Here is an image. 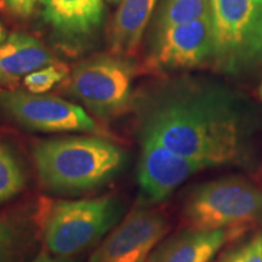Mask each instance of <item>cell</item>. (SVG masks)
Returning <instances> with one entry per match:
<instances>
[{
	"label": "cell",
	"mask_w": 262,
	"mask_h": 262,
	"mask_svg": "<svg viewBox=\"0 0 262 262\" xmlns=\"http://www.w3.org/2000/svg\"><path fill=\"white\" fill-rule=\"evenodd\" d=\"M137 136H148L175 155L205 165L242 164L248 134L237 100L217 85L193 79H163L134 94Z\"/></svg>",
	"instance_id": "1"
},
{
	"label": "cell",
	"mask_w": 262,
	"mask_h": 262,
	"mask_svg": "<svg viewBox=\"0 0 262 262\" xmlns=\"http://www.w3.org/2000/svg\"><path fill=\"white\" fill-rule=\"evenodd\" d=\"M33 160L44 191L75 195L112 181L125 165L126 153L108 137L80 135L40 141Z\"/></svg>",
	"instance_id": "2"
},
{
	"label": "cell",
	"mask_w": 262,
	"mask_h": 262,
	"mask_svg": "<svg viewBox=\"0 0 262 262\" xmlns=\"http://www.w3.org/2000/svg\"><path fill=\"white\" fill-rule=\"evenodd\" d=\"M123 211L122 199L116 195L83 199L45 196L41 247L57 256H80L119 224Z\"/></svg>",
	"instance_id": "3"
},
{
	"label": "cell",
	"mask_w": 262,
	"mask_h": 262,
	"mask_svg": "<svg viewBox=\"0 0 262 262\" xmlns=\"http://www.w3.org/2000/svg\"><path fill=\"white\" fill-rule=\"evenodd\" d=\"M186 228L251 231L262 224V182L228 176L201 183L182 204Z\"/></svg>",
	"instance_id": "4"
},
{
	"label": "cell",
	"mask_w": 262,
	"mask_h": 262,
	"mask_svg": "<svg viewBox=\"0 0 262 262\" xmlns=\"http://www.w3.org/2000/svg\"><path fill=\"white\" fill-rule=\"evenodd\" d=\"M135 66L129 57L101 54L78 63L66 84V93L100 120H113L133 106Z\"/></svg>",
	"instance_id": "5"
},
{
	"label": "cell",
	"mask_w": 262,
	"mask_h": 262,
	"mask_svg": "<svg viewBox=\"0 0 262 262\" xmlns=\"http://www.w3.org/2000/svg\"><path fill=\"white\" fill-rule=\"evenodd\" d=\"M0 111L12 122L42 133H83L111 139L80 106L64 98L24 90L0 91Z\"/></svg>",
	"instance_id": "6"
},
{
	"label": "cell",
	"mask_w": 262,
	"mask_h": 262,
	"mask_svg": "<svg viewBox=\"0 0 262 262\" xmlns=\"http://www.w3.org/2000/svg\"><path fill=\"white\" fill-rule=\"evenodd\" d=\"M169 229L162 209L136 206L95 247L86 262H147Z\"/></svg>",
	"instance_id": "7"
},
{
	"label": "cell",
	"mask_w": 262,
	"mask_h": 262,
	"mask_svg": "<svg viewBox=\"0 0 262 262\" xmlns=\"http://www.w3.org/2000/svg\"><path fill=\"white\" fill-rule=\"evenodd\" d=\"M214 28L211 12L201 19L176 26L165 31L150 33L147 68L153 73L193 70L212 64Z\"/></svg>",
	"instance_id": "8"
},
{
	"label": "cell",
	"mask_w": 262,
	"mask_h": 262,
	"mask_svg": "<svg viewBox=\"0 0 262 262\" xmlns=\"http://www.w3.org/2000/svg\"><path fill=\"white\" fill-rule=\"evenodd\" d=\"M41 19L57 47L77 54L102 31L103 0H42Z\"/></svg>",
	"instance_id": "9"
},
{
	"label": "cell",
	"mask_w": 262,
	"mask_h": 262,
	"mask_svg": "<svg viewBox=\"0 0 262 262\" xmlns=\"http://www.w3.org/2000/svg\"><path fill=\"white\" fill-rule=\"evenodd\" d=\"M140 158L137 180L141 192L150 203L165 201L194 173L208 169L203 164L175 155L148 136H137Z\"/></svg>",
	"instance_id": "10"
},
{
	"label": "cell",
	"mask_w": 262,
	"mask_h": 262,
	"mask_svg": "<svg viewBox=\"0 0 262 262\" xmlns=\"http://www.w3.org/2000/svg\"><path fill=\"white\" fill-rule=\"evenodd\" d=\"M215 70L232 73L251 29L262 16V0H210Z\"/></svg>",
	"instance_id": "11"
},
{
	"label": "cell",
	"mask_w": 262,
	"mask_h": 262,
	"mask_svg": "<svg viewBox=\"0 0 262 262\" xmlns=\"http://www.w3.org/2000/svg\"><path fill=\"white\" fill-rule=\"evenodd\" d=\"M45 196L0 211V262H29L41 248Z\"/></svg>",
	"instance_id": "12"
},
{
	"label": "cell",
	"mask_w": 262,
	"mask_h": 262,
	"mask_svg": "<svg viewBox=\"0 0 262 262\" xmlns=\"http://www.w3.org/2000/svg\"><path fill=\"white\" fill-rule=\"evenodd\" d=\"M249 231L183 228L163 239L147 262H211L221 248Z\"/></svg>",
	"instance_id": "13"
},
{
	"label": "cell",
	"mask_w": 262,
	"mask_h": 262,
	"mask_svg": "<svg viewBox=\"0 0 262 262\" xmlns=\"http://www.w3.org/2000/svg\"><path fill=\"white\" fill-rule=\"evenodd\" d=\"M51 64H56V60L50 51L37 38L26 33H11L0 45V74L6 84Z\"/></svg>",
	"instance_id": "14"
},
{
	"label": "cell",
	"mask_w": 262,
	"mask_h": 262,
	"mask_svg": "<svg viewBox=\"0 0 262 262\" xmlns=\"http://www.w3.org/2000/svg\"><path fill=\"white\" fill-rule=\"evenodd\" d=\"M159 0H123L110 29L111 52L131 57L139 50L141 39Z\"/></svg>",
	"instance_id": "15"
},
{
	"label": "cell",
	"mask_w": 262,
	"mask_h": 262,
	"mask_svg": "<svg viewBox=\"0 0 262 262\" xmlns=\"http://www.w3.org/2000/svg\"><path fill=\"white\" fill-rule=\"evenodd\" d=\"M208 15L210 0H160L150 33L194 22Z\"/></svg>",
	"instance_id": "16"
},
{
	"label": "cell",
	"mask_w": 262,
	"mask_h": 262,
	"mask_svg": "<svg viewBox=\"0 0 262 262\" xmlns=\"http://www.w3.org/2000/svg\"><path fill=\"white\" fill-rule=\"evenodd\" d=\"M26 187V173L11 149L0 142V204L6 203Z\"/></svg>",
	"instance_id": "17"
},
{
	"label": "cell",
	"mask_w": 262,
	"mask_h": 262,
	"mask_svg": "<svg viewBox=\"0 0 262 262\" xmlns=\"http://www.w3.org/2000/svg\"><path fill=\"white\" fill-rule=\"evenodd\" d=\"M253 231L229 242L214 262H262V232Z\"/></svg>",
	"instance_id": "18"
},
{
	"label": "cell",
	"mask_w": 262,
	"mask_h": 262,
	"mask_svg": "<svg viewBox=\"0 0 262 262\" xmlns=\"http://www.w3.org/2000/svg\"><path fill=\"white\" fill-rule=\"evenodd\" d=\"M262 64V16L251 29L250 34L245 40L243 48L239 52L237 60L234 62L233 73L251 70Z\"/></svg>",
	"instance_id": "19"
},
{
	"label": "cell",
	"mask_w": 262,
	"mask_h": 262,
	"mask_svg": "<svg viewBox=\"0 0 262 262\" xmlns=\"http://www.w3.org/2000/svg\"><path fill=\"white\" fill-rule=\"evenodd\" d=\"M66 71L63 67L57 64H51L41 68L24 78V84L29 93L45 94L51 90L55 85L61 83L66 78Z\"/></svg>",
	"instance_id": "20"
},
{
	"label": "cell",
	"mask_w": 262,
	"mask_h": 262,
	"mask_svg": "<svg viewBox=\"0 0 262 262\" xmlns=\"http://www.w3.org/2000/svg\"><path fill=\"white\" fill-rule=\"evenodd\" d=\"M35 0H0V6L6 9L10 14L21 19L28 18L34 11Z\"/></svg>",
	"instance_id": "21"
},
{
	"label": "cell",
	"mask_w": 262,
	"mask_h": 262,
	"mask_svg": "<svg viewBox=\"0 0 262 262\" xmlns=\"http://www.w3.org/2000/svg\"><path fill=\"white\" fill-rule=\"evenodd\" d=\"M29 262H83L80 256H73V257H64V256H57V255L51 254L45 248H40V250L33 256L32 260Z\"/></svg>",
	"instance_id": "22"
},
{
	"label": "cell",
	"mask_w": 262,
	"mask_h": 262,
	"mask_svg": "<svg viewBox=\"0 0 262 262\" xmlns=\"http://www.w3.org/2000/svg\"><path fill=\"white\" fill-rule=\"evenodd\" d=\"M9 34H8V31H6L5 26L3 25V22L0 21V45L4 44L6 39H8Z\"/></svg>",
	"instance_id": "23"
},
{
	"label": "cell",
	"mask_w": 262,
	"mask_h": 262,
	"mask_svg": "<svg viewBox=\"0 0 262 262\" xmlns=\"http://www.w3.org/2000/svg\"><path fill=\"white\" fill-rule=\"evenodd\" d=\"M108 3H110V4H117V5H119L120 3L123 2V0H107Z\"/></svg>",
	"instance_id": "24"
},
{
	"label": "cell",
	"mask_w": 262,
	"mask_h": 262,
	"mask_svg": "<svg viewBox=\"0 0 262 262\" xmlns=\"http://www.w3.org/2000/svg\"><path fill=\"white\" fill-rule=\"evenodd\" d=\"M4 84H6L5 80H4V78H3V75L0 74V85H4Z\"/></svg>",
	"instance_id": "25"
},
{
	"label": "cell",
	"mask_w": 262,
	"mask_h": 262,
	"mask_svg": "<svg viewBox=\"0 0 262 262\" xmlns=\"http://www.w3.org/2000/svg\"><path fill=\"white\" fill-rule=\"evenodd\" d=\"M258 96H260V98L262 100V83H261V86L260 89H258Z\"/></svg>",
	"instance_id": "26"
},
{
	"label": "cell",
	"mask_w": 262,
	"mask_h": 262,
	"mask_svg": "<svg viewBox=\"0 0 262 262\" xmlns=\"http://www.w3.org/2000/svg\"><path fill=\"white\" fill-rule=\"evenodd\" d=\"M258 180L262 182V166H261V170H260V178H258Z\"/></svg>",
	"instance_id": "27"
},
{
	"label": "cell",
	"mask_w": 262,
	"mask_h": 262,
	"mask_svg": "<svg viewBox=\"0 0 262 262\" xmlns=\"http://www.w3.org/2000/svg\"><path fill=\"white\" fill-rule=\"evenodd\" d=\"M35 2H37V3H38V2H42V0H35Z\"/></svg>",
	"instance_id": "28"
}]
</instances>
